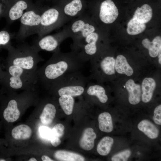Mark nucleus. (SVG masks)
<instances>
[{
    "label": "nucleus",
    "mask_w": 161,
    "mask_h": 161,
    "mask_svg": "<svg viewBox=\"0 0 161 161\" xmlns=\"http://www.w3.org/2000/svg\"><path fill=\"white\" fill-rule=\"evenodd\" d=\"M64 27L72 40V51L84 63L92 59L97 52L99 35L87 13L70 21Z\"/></svg>",
    "instance_id": "f257e3e1"
},
{
    "label": "nucleus",
    "mask_w": 161,
    "mask_h": 161,
    "mask_svg": "<svg viewBox=\"0 0 161 161\" xmlns=\"http://www.w3.org/2000/svg\"><path fill=\"white\" fill-rule=\"evenodd\" d=\"M53 53L37 71L38 81L47 89L53 82L64 75L79 70L84 63L72 51L63 52L60 49Z\"/></svg>",
    "instance_id": "f03ea898"
},
{
    "label": "nucleus",
    "mask_w": 161,
    "mask_h": 161,
    "mask_svg": "<svg viewBox=\"0 0 161 161\" xmlns=\"http://www.w3.org/2000/svg\"><path fill=\"white\" fill-rule=\"evenodd\" d=\"M6 64L16 66L28 71L37 73V65L44 60L32 45L23 43L7 50Z\"/></svg>",
    "instance_id": "7ed1b4c3"
},
{
    "label": "nucleus",
    "mask_w": 161,
    "mask_h": 161,
    "mask_svg": "<svg viewBox=\"0 0 161 161\" xmlns=\"http://www.w3.org/2000/svg\"><path fill=\"white\" fill-rule=\"evenodd\" d=\"M88 78L79 71L65 74L53 82L48 90L59 96L78 97L83 94Z\"/></svg>",
    "instance_id": "20e7f679"
},
{
    "label": "nucleus",
    "mask_w": 161,
    "mask_h": 161,
    "mask_svg": "<svg viewBox=\"0 0 161 161\" xmlns=\"http://www.w3.org/2000/svg\"><path fill=\"white\" fill-rule=\"evenodd\" d=\"M6 74L1 84L2 88L9 92L24 89L35 90L38 81L36 74L19 67L9 65L6 68Z\"/></svg>",
    "instance_id": "39448f33"
},
{
    "label": "nucleus",
    "mask_w": 161,
    "mask_h": 161,
    "mask_svg": "<svg viewBox=\"0 0 161 161\" xmlns=\"http://www.w3.org/2000/svg\"><path fill=\"white\" fill-rule=\"evenodd\" d=\"M44 9L33 5L27 10L19 19L20 26L14 38L22 41L28 37L38 34L41 25V17Z\"/></svg>",
    "instance_id": "423d86ee"
},
{
    "label": "nucleus",
    "mask_w": 161,
    "mask_h": 161,
    "mask_svg": "<svg viewBox=\"0 0 161 161\" xmlns=\"http://www.w3.org/2000/svg\"><path fill=\"white\" fill-rule=\"evenodd\" d=\"M67 21L60 7L44 9L41 15L38 38H40L61 27Z\"/></svg>",
    "instance_id": "0eeeda50"
},
{
    "label": "nucleus",
    "mask_w": 161,
    "mask_h": 161,
    "mask_svg": "<svg viewBox=\"0 0 161 161\" xmlns=\"http://www.w3.org/2000/svg\"><path fill=\"white\" fill-rule=\"evenodd\" d=\"M68 38L69 35L64 27L62 30L55 34L38 38L32 45L39 52L45 50L54 53L60 49L61 44Z\"/></svg>",
    "instance_id": "6e6552de"
},
{
    "label": "nucleus",
    "mask_w": 161,
    "mask_h": 161,
    "mask_svg": "<svg viewBox=\"0 0 161 161\" xmlns=\"http://www.w3.org/2000/svg\"><path fill=\"white\" fill-rule=\"evenodd\" d=\"M33 5L30 0H9L4 17L7 25H10L19 20L24 13Z\"/></svg>",
    "instance_id": "1a4fd4ad"
},
{
    "label": "nucleus",
    "mask_w": 161,
    "mask_h": 161,
    "mask_svg": "<svg viewBox=\"0 0 161 161\" xmlns=\"http://www.w3.org/2000/svg\"><path fill=\"white\" fill-rule=\"evenodd\" d=\"M119 14L117 8L111 0H105L100 6L98 17L103 23L109 24L114 22Z\"/></svg>",
    "instance_id": "9d476101"
},
{
    "label": "nucleus",
    "mask_w": 161,
    "mask_h": 161,
    "mask_svg": "<svg viewBox=\"0 0 161 161\" xmlns=\"http://www.w3.org/2000/svg\"><path fill=\"white\" fill-rule=\"evenodd\" d=\"M84 93L87 96L96 97L99 101L103 103H106L108 99L105 88L98 84H92L88 82Z\"/></svg>",
    "instance_id": "9b49d317"
},
{
    "label": "nucleus",
    "mask_w": 161,
    "mask_h": 161,
    "mask_svg": "<svg viewBox=\"0 0 161 161\" xmlns=\"http://www.w3.org/2000/svg\"><path fill=\"white\" fill-rule=\"evenodd\" d=\"M20 113L17 100L15 98L10 99L4 111V118L8 122H14L18 119Z\"/></svg>",
    "instance_id": "f8f14e48"
},
{
    "label": "nucleus",
    "mask_w": 161,
    "mask_h": 161,
    "mask_svg": "<svg viewBox=\"0 0 161 161\" xmlns=\"http://www.w3.org/2000/svg\"><path fill=\"white\" fill-rule=\"evenodd\" d=\"M125 86L129 94V101L132 105H136L140 101L141 91L140 85L135 83L131 79L126 82Z\"/></svg>",
    "instance_id": "ddd939ff"
},
{
    "label": "nucleus",
    "mask_w": 161,
    "mask_h": 161,
    "mask_svg": "<svg viewBox=\"0 0 161 161\" xmlns=\"http://www.w3.org/2000/svg\"><path fill=\"white\" fill-rule=\"evenodd\" d=\"M96 138V134L93 129L88 128L85 129L79 140L80 147L85 150H91L94 147Z\"/></svg>",
    "instance_id": "4468645a"
},
{
    "label": "nucleus",
    "mask_w": 161,
    "mask_h": 161,
    "mask_svg": "<svg viewBox=\"0 0 161 161\" xmlns=\"http://www.w3.org/2000/svg\"><path fill=\"white\" fill-rule=\"evenodd\" d=\"M156 86V82L153 78H146L143 79L142 84V100L143 102L148 103L151 100Z\"/></svg>",
    "instance_id": "2eb2a0df"
},
{
    "label": "nucleus",
    "mask_w": 161,
    "mask_h": 161,
    "mask_svg": "<svg viewBox=\"0 0 161 161\" xmlns=\"http://www.w3.org/2000/svg\"><path fill=\"white\" fill-rule=\"evenodd\" d=\"M137 127L149 138L154 139L158 137L159 133L158 129L148 120H144L140 121L138 123Z\"/></svg>",
    "instance_id": "dca6fc26"
},
{
    "label": "nucleus",
    "mask_w": 161,
    "mask_h": 161,
    "mask_svg": "<svg viewBox=\"0 0 161 161\" xmlns=\"http://www.w3.org/2000/svg\"><path fill=\"white\" fill-rule=\"evenodd\" d=\"M152 13V10L151 6L145 4L137 9L133 18L141 23L145 24L151 20Z\"/></svg>",
    "instance_id": "f3484780"
},
{
    "label": "nucleus",
    "mask_w": 161,
    "mask_h": 161,
    "mask_svg": "<svg viewBox=\"0 0 161 161\" xmlns=\"http://www.w3.org/2000/svg\"><path fill=\"white\" fill-rule=\"evenodd\" d=\"M56 112L55 105L50 102L46 103L44 105L40 116L41 123L44 125L50 124L55 117Z\"/></svg>",
    "instance_id": "a211bd4d"
},
{
    "label": "nucleus",
    "mask_w": 161,
    "mask_h": 161,
    "mask_svg": "<svg viewBox=\"0 0 161 161\" xmlns=\"http://www.w3.org/2000/svg\"><path fill=\"white\" fill-rule=\"evenodd\" d=\"M142 44L144 47L148 49L151 57H156L161 49V37H156L151 42L148 38H145L142 41Z\"/></svg>",
    "instance_id": "6ab92c4d"
},
{
    "label": "nucleus",
    "mask_w": 161,
    "mask_h": 161,
    "mask_svg": "<svg viewBox=\"0 0 161 161\" xmlns=\"http://www.w3.org/2000/svg\"><path fill=\"white\" fill-rule=\"evenodd\" d=\"M115 69L118 73L128 76H130L133 73V69L128 63L126 58L122 55H119L116 58Z\"/></svg>",
    "instance_id": "aec40b11"
},
{
    "label": "nucleus",
    "mask_w": 161,
    "mask_h": 161,
    "mask_svg": "<svg viewBox=\"0 0 161 161\" xmlns=\"http://www.w3.org/2000/svg\"><path fill=\"white\" fill-rule=\"evenodd\" d=\"M32 134V130L28 126L21 124L13 129L11 131L12 137L16 140H26L29 138Z\"/></svg>",
    "instance_id": "412c9836"
},
{
    "label": "nucleus",
    "mask_w": 161,
    "mask_h": 161,
    "mask_svg": "<svg viewBox=\"0 0 161 161\" xmlns=\"http://www.w3.org/2000/svg\"><path fill=\"white\" fill-rule=\"evenodd\" d=\"M115 60L113 57L106 56L100 61L99 66L103 73L110 75L115 73Z\"/></svg>",
    "instance_id": "4be33fe9"
},
{
    "label": "nucleus",
    "mask_w": 161,
    "mask_h": 161,
    "mask_svg": "<svg viewBox=\"0 0 161 161\" xmlns=\"http://www.w3.org/2000/svg\"><path fill=\"white\" fill-rule=\"evenodd\" d=\"M55 158L62 161H83L85 159L82 156L74 152L62 150L56 151L54 154Z\"/></svg>",
    "instance_id": "5701e85b"
},
{
    "label": "nucleus",
    "mask_w": 161,
    "mask_h": 161,
    "mask_svg": "<svg viewBox=\"0 0 161 161\" xmlns=\"http://www.w3.org/2000/svg\"><path fill=\"white\" fill-rule=\"evenodd\" d=\"M99 127L104 132L110 133L113 129L112 116L108 112H104L100 114L98 118Z\"/></svg>",
    "instance_id": "b1692460"
},
{
    "label": "nucleus",
    "mask_w": 161,
    "mask_h": 161,
    "mask_svg": "<svg viewBox=\"0 0 161 161\" xmlns=\"http://www.w3.org/2000/svg\"><path fill=\"white\" fill-rule=\"evenodd\" d=\"M58 101L59 105L65 113L68 115L71 114L73 111L75 105L73 97L68 95L59 96Z\"/></svg>",
    "instance_id": "393cba45"
},
{
    "label": "nucleus",
    "mask_w": 161,
    "mask_h": 161,
    "mask_svg": "<svg viewBox=\"0 0 161 161\" xmlns=\"http://www.w3.org/2000/svg\"><path fill=\"white\" fill-rule=\"evenodd\" d=\"M114 140L109 136L103 138L98 143L97 147L98 153L102 156L107 155L110 152Z\"/></svg>",
    "instance_id": "a878e982"
},
{
    "label": "nucleus",
    "mask_w": 161,
    "mask_h": 161,
    "mask_svg": "<svg viewBox=\"0 0 161 161\" xmlns=\"http://www.w3.org/2000/svg\"><path fill=\"white\" fill-rule=\"evenodd\" d=\"M145 28V24L141 23L133 18L127 24V32L129 35H136L142 32Z\"/></svg>",
    "instance_id": "bb28decb"
},
{
    "label": "nucleus",
    "mask_w": 161,
    "mask_h": 161,
    "mask_svg": "<svg viewBox=\"0 0 161 161\" xmlns=\"http://www.w3.org/2000/svg\"><path fill=\"white\" fill-rule=\"evenodd\" d=\"M15 36L14 34L7 29L0 30V49L7 50L12 46L11 40Z\"/></svg>",
    "instance_id": "cd10ccee"
},
{
    "label": "nucleus",
    "mask_w": 161,
    "mask_h": 161,
    "mask_svg": "<svg viewBox=\"0 0 161 161\" xmlns=\"http://www.w3.org/2000/svg\"><path fill=\"white\" fill-rule=\"evenodd\" d=\"M131 154L129 150H126L113 155L111 158L112 161H126Z\"/></svg>",
    "instance_id": "c85d7f7f"
},
{
    "label": "nucleus",
    "mask_w": 161,
    "mask_h": 161,
    "mask_svg": "<svg viewBox=\"0 0 161 161\" xmlns=\"http://www.w3.org/2000/svg\"><path fill=\"white\" fill-rule=\"evenodd\" d=\"M64 126L61 123L55 125L51 130L52 136L59 138L62 137L64 134Z\"/></svg>",
    "instance_id": "c756f323"
},
{
    "label": "nucleus",
    "mask_w": 161,
    "mask_h": 161,
    "mask_svg": "<svg viewBox=\"0 0 161 161\" xmlns=\"http://www.w3.org/2000/svg\"><path fill=\"white\" fill-rule=\"evenodd\" d=\"M39 131L41 136L46 139L50 140L52 136L51 130L46 126L40 127Z\"/></svg>",
    "instance_id": "7c9ffc66"
},
{
    "label": "nucleus",
    "mask_w": 161,
    "mask_h": 161,
    "mask_svg": "<svg viewBox=\"0 0 161 161\" xmlns=\"http://www.w3.org/2000/svg\"><path fill=\"white\" fill-rule=\"evenodd\" d=\"M153 119L155 123L161 125V105H160L155 109Z\"/></svg>",
    "instance_id": "2f4dec72"
},
{
    "label": "nucleus",
    "mask_w": 161,
    "mask_h": 161,
    "mask_svg": "<svg viewBox=\"0 0 161 161\" xmlns=\"http://www.w3.org/2000/svg\"><path fill=\"white\" fill-rule=\"evenodd\" d=\"M9 0H0V18H4L7 8Z\"/></svg>",
    "instance_id": "473e14b6"
},
{
    "label": "nucleus",
    "mask_w": 161,
    "mask_h": 161,
    "mask_svg": "<svg viewBox=\"0 0 161 161\" xmlns=\"http://www.w3.org/2000/svg\"><path fill=\"white\" fill-rule=\"evenodd\" d=\"M51 144L54 147H57L61 143L60 138L52 136L50 139Z\"/></svg>",
    "instance_id": "72a5a7b5"
},
{
    "label": "nucleus",
    "mask_w": 161,
    "mask_h": 161,
    "mask_svg": "<svg viewBox=\"0 0 161 161\" xmlns=\"http://www.w3.org/2000/svg\"><path fill=\"white\" fill-rule=\"evenodd\" d=\"M6 74V71H4L3 70L1 65L0 63V84L1 83L5 78Z\"/></svg>",
    "instance_id": "f704fd0d"
},
{
    "label": "nucleus",
    "mask_w": 161,
    "mask_h": 161,
    "mask_svg": "<svg viewBox=\"0 0 161 161\" xmlns=\"http://www.w3.org/2000/svg\"><path fill=\"white\" fill-rule=\"evenodd\" d=\"M41 159L43 161H52L53 160L51 159L49 157L46 155H43L41 157Z\"/></svg>",
    "instance_id": "c9c22d12"
},
{
    "label": "nucleus",
    "mask_w": 161,
    "mask_h": 161,
    "mask_svg": "<svg viewBox=\"0 0 161 161\" xmlns=\"http://www.w3.org/2000/svg\"><path fill=\"white\" fill-rule=\"evenodd\" d=\"M158 61L159 64H161V49L159 50L158 54Z\"/></svg>",
    "instance_id": "e433bc0d"
},
{
    "label": "nucleus",
    "mask_w": 161,
    "mask_h": 161,
    "mask_svg": "<svg viewBox=\"0 0 161 161\" xmlns=\"http://www.w3.org/2000/svg\"><path fill=\"white\" fill-rule=\"evenodd\" d=\"M37 160L34 157L31 158L28 160L29 161H37Z\"/></svg>",
    "instance_id": "4c0bfd02"
},
{
    "label": "nucleus",
    "mask_w": 161,
    "mask_h": 161,
    "mask_svg": "<svg viewBox=\"0 0 161 161\" xmlns=\"http://www.w3.org/2000/svg\"><path fill=\"white\" fill-rule=\"evenodd\" d=\"M5 160L4 159H0V161H5Z\"/></svg>",
    "instance_id": "58836bf2"
}]
</instances>
